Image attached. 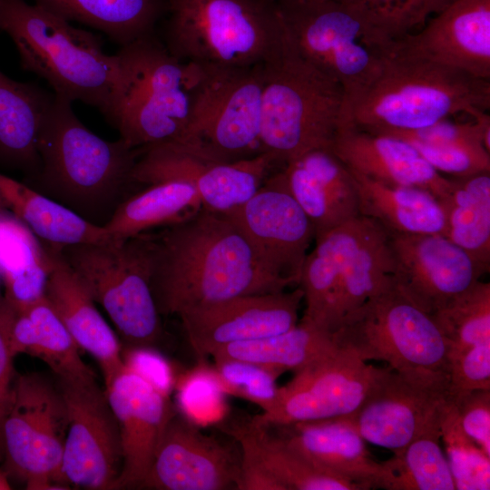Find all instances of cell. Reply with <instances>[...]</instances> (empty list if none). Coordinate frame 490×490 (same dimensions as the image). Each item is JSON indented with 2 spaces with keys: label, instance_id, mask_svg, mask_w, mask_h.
<instances>
[{
  "label": "cell",
  "instance_id": "cell-32",
  "mask_svg": "<svg viewBox=\"0 0 490 490\" xmlns=\"http://www.w3.org/2000/svg\"><path fill=\"white\" fill-rule=\"evenodd\" d=\"M69 22L105 34L120 46L155 33L168 0H33Z\"/></svg>",
  "mask_w": 490,
  "mask_h": 490
},
{
  "label": "cell",
  "instance_id": "cell-15",
  "mask_svg": "<svg viewBox=\"0 0 490 490\" xmlns=\"http://www.w3.org/2000/svg\"><path fill=\"white\" fill-rule=\"evenodd\" d=\"M68 412L63 474L69 485L114 489L122 464L120 431L95 376L56 378Z\"/></svg>",
  "mask_w": 490,
  "mask_h": 490
},
{
  "label": "cell",
  "instance_id": "cell-37",
  "mask_svg": "<svg viewBox=\"0 0 490 490\" xmlns=\"http://www.w3.org/2000/svg\"><path fill=\"white\" fill-rule=\"evenodd\" d=\"M440 432L423 435L381 462L378 488L387 490H456Z\"/></svg>",
  "mask_w": 490,
  "mask_h": 490
},
{
  "label": "cell",
  "instance_id": "cell-2",
  "mask_svg": "<svg viewBox=\"0 0 490 490\" xmlns=\"http://www.w3.org/2000/svg\"><path fill=\"white\" fill-rule=\"evenodd\" d=\"M490 108V81L412 54L395 41L372 77L344 94L339 126L409 131Z\"/></svg>",
  "mask_w": 490,
  "mask_h": 490
},
{
  "label": "cell",
  "instance_id": "cell-28",
  "mask_svg": "<svg viewBox=\"0 0 490 490\" xmlns=\"http://www.w3.org/2000/svg\"><path fill=\"white\" fill-rule=\"evenodd\" d=\"M54 96L0 70V163L23 172L26 180L39 170L38 139Z\"/></svg>",
  "mask_w": 490,
  "mask_h": 490
},
{
  "label": "cell",
  "instance_id": "cell-41",
  "mask_svg": "<svg viewBox=\"0 0 490 490\" xmlns=\"http://www.w3.org/2000/svg\"><path fill=\"white\" fill-rule=\"evenodd\" d=\"M440 434L457 490L490 489V456L463 431L451 396L443 410Z\"/></svg>",
  "mask_w": 490,
  "mask_h": 490
},
{
  "label": "cell",
  "instance_id": "cell-44",
  "mask_svg": "<svg viewBox=\"0 0 490 490\" xmlns=\"http://www.w3.org/2000/svg\"><path fill=\"white\" fill-rule=\"evenodd\" d=\"M224 394L212 368H201L179 384L181 414L195 425L220 420L225 411Z\"/></svg>",
  "mask_w": 490,
  "mask_h": 490
},
{
  "label": "cell",
  "instance_id": "cell-49",
  "mask_svg": "<svg viewBox=\"0 0 490 490\" xmlns=\"http://www.w3.org/2000/svg\"><path fill=\"white\" fill-rule=\"evenodd\" d=\"M15 310L5 298L0 299V431L2 419L15 376L11 347V329ZM1 446V442H0Z\"/></svg>",
  "mask_w": 490,
  "mask_h": 490
},
{
  "label": "cell",
  "instance_id": "cell-24",
  "mask_svg": "<svg viewBox=\"0 0 490 490\" xmlns=\"http://www.w3.org/2000/svg\"><path fill=\"white\" fill-rule=\"evenodd\" d=\"M335 230L338 328L347 315L396 285L394 258L385 229L358 215Z\"/></svg>",
  "mask_w": 490,
  "mask_h": 490
},
{
  "label": "cell",
  "instance_id": "cell-19",
  "mask_svg": "<svg viewBox=\"0 0 490 490\" xmlns=\"http://www.w3.org/2000/svg\"><path fill=\"white\" fill-rule=\"evenodd\" d=\"M303 301L292 290L249 294L188 309L179 315L192 349L201 359L228 344L276 335L299 322Z\"/></svg>",
  "mask_w": 490,
  "mask_h": 490
},
{
  "label": "cell",
  "instance_id": "cell-35",
  "mask_svg": "<svg viewBox=\"0 0 490 490\" xmlns=\"http://www.w3.org/2000/svg\"><path fill=\"white\" fill-rule=\"evenodd\" d=\"M127 197L103 226L112 240H122L171 225L202 208L196 190L181 181H164Z\"/></svg>",
  "mask_w": 490,
  "mask_h": 490
},
{
  "label": "cell",
  "instance_id": "cell-36",
  "mask_svg": "<svg viewBox=\"0 0 490 490\" xmlns=\"http://www.w3.org/2000/svg\"><path fill=\"white\" fill-rule=\"evenodd\" d=\"M240 446L248 448L287 490H363L353 482L333 475L288 446L268 426L248 423L229 428Z\"/></svg>",
  "mask_w": 490,
  "mask_h": 490
},
{
  "label": "cell",
  "instance_id": "cell-52",
  "mask_svg": "<svg viewBox=\"0 0 490 490\" xmlns=\"http://www.w3.org/2000/svg\"><path fill=\"white\" fill-rule=\"evenodd\" d=\"M275 3H291V2H321L326 0H271Z\"/></svg>",
  "mask_w": 490,
  "mask_h": 490
},
{
  "label": "cell",
  "instance_id": "cell-22",
  "mask_svg": "<svg viewBox=\"0 0 490 490\" xmlns=\"http://www.w3.org/2000/svg\"><path fill=\"white\" fill-rule=\"evenodd\" d=\"M419 33L397 40L405 50L490 80V0H454Z\"/></svg>",
  "mask_w": 490,
  "mask_h": 490
},
{
  "label": "cell",
  "instance_id": "cell-53",
  "mask_svg": "<svg viewBox=\"0 0 490 490\" xmlns=\"http://www.w3.org/2000/svg\"><path fill=\"white\" fill-rule=\"evenodd\" d=\"M4 213V208L0 205V214Z\"/></svg>",
  "mask_w": 490,
  "mask_h": 490
},
{
  "label": "cell",
  "instance_id": "cell-5",
  "mask_svg": "<svg viewBox=\"0 0 490 490\" xmlns=\"http://www.w3.org/2000/svg\"><path fill=\"white\" fill-rule=\"evenodd\" d=\"M262 72V152L284 166L311 150H330L340 122L342 85L302 57L285 29Z\"/></svg>",
  "mask_w": 490,
  "mask_h": 490
},
{
  "label": "cell",
  "instance_id": "cell-43",
  "mask_svg": "<svg viewBox=\"0 0 490 490\" xmlns=\"http://www.w3.org/2000/svg\"><path fill=\"white\" fill-rule=\"evenodd\" d=\"M473 118L474 121L469 122H453L444 119L415 130L388 131L377 134L396 137L409 143L485 148L490 152L489 114L482 112Z\"/></svg>",
  "mask_w": 490,
  "mask_h": 490
},
{
  "label": "cell",
  "instance_id": "cell-47",
  "mask_svg": "<svg viewBox=\"0 0 490 490\" xmlns=\"http://www.w3.org/2000/svg\"><path fill=\"white\" fill-rule=\"evenodd\" d=\"M463 431L490 456V389L451 396Z\"/></svg>",
  "mask_w": 490,
  "mask_h": 490
},
{
  "label": "cell",
  "instance_id": "cell-20",
  "mask_svg": "<svg viewBox=\"0 0 490 490\" xmlns=\"http://www.w3.org/2000/svg\"><path fill=\"white\" fill-rule=\"evenodd\" d=\"M239 470L240 456L174 410L140 488L236 489Z\"/></svg>",
  "mask_w": 490,
  "mask_h": 490
},
{
  "label": "cell",
  "instance_id": "cell-31",
  "mask_svg": "<svg viewBox=\"0 0 490 490\" xmlns=\"http://www.w3.org/2000/svg\"><path fill=\"white\" fill-rule=\"evenodd\" d=\"M11 347L15 356L25 353L43 360L56 378L94 376L82 359L79 347L45 296L15 311Z\"/></svg>",
  "mask_w": 490,
  "mask_h": 490
},
{
  "label": "cell",
  "instance_id": "cell-40",
  "mask_svg": "<svg viewBox=\"0 0 490 490\" xmlns=\"http://www.w3.org/2000/svg\"><path fill=\"white\" fill-rule=\"evenodd\" d=\"M382 36L397 41L424 26L454 0H335Z\"/></svg>",
  "mask_w": 490,
  "mask_h": 490
},
{
  "label": "cell",
  "instance_id": "cell-4",
  "mask_svg": "<svg viewBox=\"0 0 490 490\" xmlns=\"http://www.w3.org/2000/svg\"><path fill=\"white\" fill-rule=\"evenodd\" d=\"M0 31L14 43L23 70L55 94L94 107L112 124L122 85L117 54L90 31L25 0H0Z\"/></svg>",
  "mask_w": 490,
  "mask_h": 490
},
{
  "label": "cell",
  "instance_id": "cell-51",
  "mask_svg": "<svg viewBox=\"0 0 490 490\" xmlns=\"http://www.w3.org/2000/svg\"><path fill=\"white\" fill-rule=\"evenodd\" d=\"M11 489L10 484L8 483L7 475L5 472H3L0 469V490H8Z\"/></svg>",
  "mask_w": 490,
  "mask_h": 490
},
{
  "label": "cell",
  "instance_id": "cell-26",
  "mask_svg": "<svg viewBox=\"0 0 490 490\" xmlns=\"http://www.w3.org/2000/svg\"><path fill=\"white\" fill-rule=\"evenodd\" d=\"M270 426L279 428L278 436L318 468L363 490L378 488L382 464L373 458L348 416Z\"/></svg>",
  "mask_w": 490,
  "mask_h": 490
},
{
  "label": "cell",
  "instance_id": "cell-34",
  "mask_svg": "<svg viewBox=\"0 0 490 490\" xmlns=\"http://www.w3.org/2000/svg\"><path fill=\"white\" fill-rule=\"evenodd\" d=\"M453 187L438 201L444 236L463 249L485 274L490 269V172L452 177Z\"/></svg>",
  "mask_w": 490,
  "mask_h": 490
},
{
  "label": "cell",
  "instance_id": "cell-39",
  "mask_svg": "<svg viewBox=\"0 0 490 490\" xmlns=\"http://www.w3.org/2000/svg\"><path fill=\"white\" fill-rule=\"evenodd\" d=\"M432 317L447 339L449 360L471 347L490 342V283L478 280Z\"/></svg>",
  "mask_w": 490,
  "mask_h": 490
},
{
  "label": "cell",
  "instance_id": "cell-6",
  "mask_svg": "<svg viewBox=\"0 0 490 490\" xmlns=\"http://www.w3.org/2000/svg\"><path fill=\"white\" fill-rule=\"evenodd\" d=\"M163 44L186 63L225 66L262 64L284 28L271 0H168Z\"/></svg>",
  "mask_w": 490,
  "mask_h": 490
},
{
  "label": "cell",
  "instance_id": "cell-21",
  "mask_svg": "<svg viewBox=\"0 0 490 490\" xmlns=\"http://www.w3.org/2000/svg\"><path fill=\"white\" fill-rule=\"evenodd\" d=\"M104 386L117 419L122 456L114 489L140 488L175 409L169 396L124 364Z\"/></svg>",
  "mask_w": 490,
  "mask_h": 490
},
{
  "label": "cell",
  "instance_id": "cell-42",
  "mask_svg": "<svg viewBox=\"0 0 490 490\" xmlns=\"http://www.w3.org/2000/svg\"><path fill=\"white\" fill-rule=\"evenodd\" d=\"M212 370L225 394L250 401L268 411L274 404L279 387V372L253 362L235 359H213Z\"/></svg>",
  "mask_w": 490,
  "mask_h": 490
},
{
  "label": "cell",
  "instance_id": "cell-16",
  "mask_svg": "<svg viewBox=\"0 0 490 490\" xmlns=\"http://www.w3.org/2000/svg\"><path fill=\"white\" fill-rule=\"evenodd\" d=\"M223 214L270 271L290 287L299 286L315 230L290 194L282 169L270 174L244 203Z\"/></svg>",
  "mask_w": 490,
  "mask_h": 490
},
{
  "label": "cell",
  "instance_id": "cell-17",
  "mask_svg": "<svg viewBox=\"0 0 490 490\" xmlns=\"http://www.w3.org/2000/svg\"><path fill=\"white\" fill-rule=\"evenodd\" d=\"M377 369L338 346L279 387L273 406L251 419L264 426H285L349 416L362 403Z\"/></svg>",
  "mask_w": 490,
  "mask_h": 490
},
{
  "label": "cell",
  "instance_id": "cell-33",
  "mask_svg": "<svg viewBox=\"0 0 490 490\" xmlns=\"http://www.w3.org/2000/svg\"><path fill=\"white\" fill-rule=\"evenodd\" d=\"M338 348L333 332L301 318L284 332L223 346L212 359L235 358L268 367L279 374L298 373L323 359Z\"/></svg>",
  "mask_w": 490,
  "mask_h": 490
},
{
  "label": "cell",
  "instance_id": "cell-27",
  "mask_svg": "<svg viewBox=\"0 0 490 490\" xmlns=\"http://www.w3.org/2000/svg\"><path fill=\"white\" fill-rule=\"evenodd\" d=\"M48 246L52 265L44 296L79 348L99 363L106 383L123 367L122 345L59 248Z\"/></svg>",
  "mask_w": 490,
  "mask_h": 490
},
{
  "label": "cell",
  "instance_id": "cell-23",
  "mask_svg": "<svg viewBox=\"0 0 490 490\" xmlns=\"http://www.w3.org/2000/svg\"><path fill=\"white\" fill-rule=\"evenodd\" d=\"M331 152L352 172L395 185L416 187L438 201L448 195L453 179L435 170L408 142L388 135L339 126Z\"/></svg>",
  "mask_w": 490,
  "mask_h": 490
},
{
  "label": "cell",
  "instance_id": "cell-14",
  "mask_svg": "<svg viewBox=\"0 0 490 490\" xmlns=\"http://www.w3.org/2000/svg\"><path fill=\"white\" fill-rule=\"evenodd\" d=\"M277 164L268 152L226 162L169 142L139 149L132 181H181L196 190L203 209L227 213L249 200Z\"/></svg>",
  "mask_w": 490,
  "mask_h": 490
},
{
  "label": "cell",
  "instance_id": "cell-18",
  "mask_svg": "<svg viewBox=\"0 0 490 490\" xmlns=\"http://www.w3.org/2000/svg\"><path fill=\"white\" fill-rule=\"evenodd\" d=\"M388 235L396 287L430 315L468 290L484 274L463 249L442 234Z\"/></svg>",
  "mask_w": 490,
  "mask_h": 490
},
{
  "label": "cell",
  "instance_id": "cell-9",
  "mask_svg": "<svg viewBox=\"0 0 490 490\" xmlns=\"http://www.w3.org/2000/svg\"><path fill=\"white\" fill-rule=\"evenodd\" d=\"M190 64L191 111L180 143L226 162L263 152V63L250 66Z\"/></svg>",
  "mask_w": 490,
  "mask_h": 490
},
{
  "label": "cell",
  "instance_id": "cell-1",
  "mask_svg": "<svg viewBox=\"0 0 490 490\" xmlns=\"http://www.w3.org/2000/svg\"><path fill=\"white\" fill-rule=\"evenodd\" d=\"M159 231L143 232L150 286L161 315L290 286L263 264L223 213L201 208Z\"/></svg>",
  "mask_w": 490,
  "mask_h": 490
},
{
  "label": "cell",
  "instance_id": "cell-8",
  "mask_svg": "<svg viewBox=\"0 0 490 490\" xmlns=\"http://www.w3.org/2000/svg\"><path fill=\"white\" fill-rule=\"evenodd\" d=\"M58 248L95 303L106 311L126 347H155L162 326L150 286L144 233Z\"/></svg>",
  "mask_w": 490,
  "mask_h": 490
},
{
  "label": "cell",
  "instance_id": "cell-38",
  "mask_svg": "<svg viewBox=\"0 0 490 490\" xmlns=\"http://www.w3.org/2000/svg\"><path fill=\"white\" fill-rule=\"evenodd\" d=\"M51 265L48 244L18 219L0 214V277L5 291L24 293L44 286Z\"/></svg>",
  "mask_w": 490,
  "mask_h": 490
},
{
  "label": "cell",
  "instance_id": "cell-46",
  "mask_svg": "<svg viewBox=\"0 0 490 490\" xmlns=\"http://www.w3.org/2000/svg\"><path fill=\"white\" fill-rule=\"evenodd\" d=\"M450 396L490 389V342L471 347L449 360Z\"/></svg>",
  "mask_w": 490,
  "mask_h": 490
},
{
  "label": "cell",
  "instance_id": "cell-7",
  "mask_svg": "<svg viewBox=\"0 0 490 490\" xmlns=\"http://www.w3.org/2000/svg\"><path fill=\"white\" fill-rule=\"evenodd\" d=\"M120 47L122 86L111 125L134 149L181 142L191 111L190 64L172 55L156 33Z\"/></svg>",
  "mask_w": 490,
  "mask_h": 490
},
{
  "label": "cell",
  "instance_id": "cell-13",
  "mask_svg": "<svg viewBox=\"0 0 490 490\" xmlns=\"http://www.w3.org/2000/svg\"><path fill=\"white\" fill-rule=\"evenodd\" d=\"M449 397L447 374L404 373L386 366L377 368L362 403L348 416L366 442L394 452L440 432Z\"/></svg>",
  "mask_w": 490,
  "mask_h": 490
},
{
  "label": "cell",
  "instance_id": "cell-50",
  "mask_svg": "<svg viewBox=\"0 0 490 490\" xmlns=\"http://www.w3.org/2000/svg\"><path fill=\"white\" fill-rule=\"evenodd\" d=\"M240 470L236 489L287 490L245 446H240Z\"/></svg>",
  "mask_w": 490,
  "mask_h": 490
},
{
  "label": "cell",
  "instance_id": "cell-30",
  "mask_svg": "<svg viewBox=\"0 0 490 490\" xmlns=\"http://www.w3.org/2000/svg\"><path fill=\"white\" fill-rule=\"evenodd\" d=\"M0 205L9 209L42 241L58 247L111 240L94 225L66 207L0 173Z\"/></svg>",
  "mask_w": 490,
  "mask_h": 490
},
{
  "label": "cell",
  "instance_id": "cell-11",
  "mask_svg": "<svg viewBox=\"0 0 490 490\" xmlns=\"http://www.w3.org/2000/svg\"><path fill=\"white\" fill-rule=\"evenodd\" d=\"M68 423L57 383L39 373H15L0 431L5 474L30 490L70 488L63 474Z\"/></svg>",
  "mask_w": 490,
  "mask_h": 490
},
{
  "label": "cell",
  "instance_id": "cell-10",
  "mask_svg": "<svg viewBox=\"0 0 490 490\" xmlns=\"http://www.w3.org/2000/svg\"><path fill=\"white\" fill-rule=\"evenodd\" d=\"M336 343L365 361L399 372L449 371V345L432 315L396 286L347 315L333 332Z\"/></svg>",
  "mask_w": 490,
  "mask_h": 490
},
{
  "label": "cell",
  "instance_id": "cell-29",
  "mask_svg": "<svg viewBox=\"0 0 490 490\" xmlns=\"http://www.w3.org/2000/svg\"><path fill=\"white\" fill-rule=\"evenodd\" d=\"M352 173L360 215L371 219L389 233L444 235V212L438 200L429 191Z\"/></svg>",
  "mask_w": 490,
  "mask_h": 490
},
{
  "label": "cell",
  "instance_id": "cell-48",
  "mask_svg": "<svg viewBox=\"0 0 490 490\" xmlns=\"http://www.w3.org/2000/svg\"><path fill=\"white\" fill-rule=\"evenodd\" d=\"M123 364L152 386L169 396L174 386L172 368L167 359L151 347L122 349Z\"/></svg>",
  "mask_w": 490,
  "mask_h": 490
},
{
  "label": "cell",
  "instance_id": "cell-45",
  "mask_svg": "<svg viewBox=\"0 0 490 490\" xmlns=\"http://www.w3.org/2000/svg\"><path fill=\"white\" fill-rule=\"evenodd\" d=\"M410 144L440 173L463 177L490 172V152L485 148Z\"/></svg>",
  "mask_w": 490,
  "mask_h": 490
},
{
  "label": "cell",
  "instance_id": "cell-12",
  "mask_svg": "<svg viewBox=\"0 0 490 490\" xmlns=\"http://www.w3.org/2000/svg\"><path fill=\"white\" fill-rule=\"evenodd\" d=\"M276 4L295 49L337 80L344 94L372 77L394 43L335 0Z\"/></svg>",
  "mask_w": 490,
  "mask_h": 490
},
{
  "label": "cell",
  "instance_id": "cell-3",
  "mask_svg": "<svg viewBox=\"0 0 490 490\" xmlns=\"http://www.w3.org/2000/svg\"><path fill=\"white\" fill-rule=\"evenodd\" d=\"M37 148L39 170L24 183L94 225L111 219L133 184L139 149L90 131L64 96L54 93Z\"/></svg>",
  "mask_w": 490,
  "mask_h": 490
},
{
  "label": "cell",
  "instance_id": "cell-25",
  "mask_svg": "<svg viewBox=\"0 0 490 490\" xmlns=\"http://www.w3.org/2000/svg\"><path fill=\"white\" fill-rule=\"evenodd\" d=\"M282 172L315 238L360 215L353 173L331 150H311L285 164Z\"/></svg>",
  "mask_w": 490,
  "mask_h": 490
}]
</instances>
